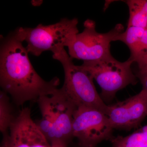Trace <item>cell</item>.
<instances>
[{
	"instance_id": "obj_1",
	"label": "cell",
	"mask_w": 147,
	"mask_h": 147,
	"mask_svg": "<svg viewBox=\"0 0 147 147\" xmlns=\"http://www.w3.org/2000/svg\"><path fill=\"white\" fill-rule=\"evenodd\" d=\"M28 52L14 32L1 37L0 85L3 91L11 96L17 106L40 98L52 95L58 89L57 77L47 82L33 67Z\"/></svg>"
},
{
	"instance_id": "obj_2",
	"label": "cell",
	"mask_w": 147,
	"mask_h": 147,
	"mask_svg": "<svg viewBox=\"0 0 147 147\" xmlns=\"http://www.w3.org/2000/svg\"><path fill=\"white\" fill-rule=\"evenodd\" d=\"M77 18L61 19L57 23L45 26L39 24L35 28L20 27L14 33L21 42H27L29 53L38 57L45 51L53 54L68 47L79 33Z\"/></svg>"
},
{
	"instance_id": "obj_3",
	"label": "cell",
	"mask_w": 147,
	"mask_h": 147,
	"mask_svg": "<svg viewBox=\"0 0 147 147\" xmlns=\"http://www.w3.org/2000/svg\"><path fill=\"white\" fill-rule=\"evenodd\" d=\"M53 57L61 63L64 72V82L61 90L77 106L99 110L107 115L108 105L104 102L96 89L94 79L81 67L73 62L65 48L53 54Z\"/></svg>"
},
{
	"instance_id": "obj_4",
	"label": "cell",
	"mask_w": 147,
	"mask_h": 147,
	"mask_svg": "<svg viewBox=\"0 0 147 147\" xmlns=\"http://www.w3.org/2000/svg\"><path fill=\"white\" fill-rule=\"evenodd\" d=\"M133 60L129 58L121 62L112 55L94 61H84L81 67L97 82L104 102H109L116 94L129 85H136L138 79L131 68Z\"/></svg>"
},
{
	"instance_id": "obj_5",
	"label": "cell",
	"mask_w": 147,
	"mask_h": 147,
	"mask_svg": "<svg viewBox=\"0 0 147 147\" xmlns=\"http://www.w3.org/2000/svg\"><path fill=\"white\" fill-rule=\"evenodd\" d=\"M84 30L78 33L68 47L69 57L72 59L89 61L100 59L111 56L110 43L117 41L119 34L124 31L123 26L117 24L105 33L96 30V23L90 19L84 22Z\"/></svg>"
},
{
	"instance_id": "obj_6",
	"label": "cell",
	"mask_w": 147,
	"mask_h": 147,
	"mask_svg": "<svg viewBox=\"0 0 147 147\" xmlns=\"http://www.w3.org/2000/svg\"><path fill=\"white\" fill-rule=\"evenodd\" d=\"M73 136L79 147H97L104 141L113 139V126L108 116L96 108L79 106L73 122Z\"/></svg>"
},
{
	"instance_id": "obj_7",
	"label": "cell",
	"mask_w": 147,
	"mask_h": 147,
	"mask_svg": "<svg viewBox=\"0 0 147 147\" xmlns=\"http://www.w3.org/2000/svg\"><path fill=\"white\" fill-rule=\"evenodd\" d=\"M1 147H50V144L33 120L30 109L23 108L3 135Z\"/></svg>"
},
{
	"instance_id": "obj_8",
	"label": "cell",
	"mask_w": 147,
	"mask_h": 147,
	"mask_svg": "<svg viewBox=\"0 0 147 147\" xmlns=\"http://www.w3.org/2000/svg\"><path fill=\"white\" fill-rule=\"evenodd\" d=\"M108 105L107 116L114 129L130 130L137 128L147 117V92Z\"/></svg>"
},
{
	"instance_id": "obj_9",
	"label": "cell",
	"mask_w": 147,
	"mask_h": 147,
	"mask_svg": "<svg viewBox=\"0 0 147 147\" xmlns=\"http://www.w3.org/2000/svg\"><path fill=\"white\" fill-rule=\"evenodd\" d=\"M53 115V138L50 144L61 142L67 144L74 138V115L77 106L69 100L61 89L49 96Z\"/></svg>"
},
{
	"instance_id": "obj_10",
	"label": "cell",
	"mask_w": 147,
	"mask_h": 147,
	"mask_svg": "<svg viewBox=\"0 0 147 147\" xmlns=\"http://www.w3.org/2000/svg\"><path fill=\"white\" fill-rule=\"evenodd\" d=\"M145 29L135 27H127L126 30L118 36L117 41L123 42L130 51L129 58L138 63L143 57V42L142 36Z\"/></svg>"
},
{
	"instance_id": "obj_11",
	"label": "cell",
	"mask_w": 147,
	"mask_h": 147,
	"mask_svg": "<svg viewBox=\"0 0 147 147\" xmlns=\"http://www.w3.org/2000/svg\"><path fill=\"white\" fill-rule=\"evenodd\" d=\"M110 142L112 147H147V124L132 134L114 137Z\"/></svg>"
},
{
	"instance_id": "obj_12",
	"label": "cell",
	"mask_w": 147,
	"mask_h": 147,
	"mask_svg": "<svg viewBox=\"0 0 147 147\" xmlns=\"http://www.w3.org/2000/svg\"><path fill=\"white\" fill-rule=\"evenodd\" d=\"M16 117L11 113V108L7 94L0 92V130L3 135L8 132Z\"/></svg>"
},
{
	"instance_id": "obj_13",
	"label": "cell",
	"mask_w": 147,
	"mask_h": 147,
	"mask_svg": "<svg viewBox=\"0 0 147 147\" xmlns=\"http://www.w3.org/2000/svg\"><path fill=\"white\" fill-rule=\"evenodd\" d=\"M138 67L135 75L142 85V89L147 92V62Z\"/></svg>"
},
{
	"instance_id": "obj_14",
	"label": "cell",
	"mask_w": 147,
	"mask_h": 147,
	"mask_svg": "<svg viewBox=\"0 0 147 147\" xmlns=\"http://www.w3.org/2000/svg\"><path fill=\"white\" fill-rule=\"evenodd\" d=\"M123 1L139 9L147 17V0H127Z\"/></svg>"
},
{
	"instance_id": "obj_15",
	"label": "cell",
	"mask_w": 147,
	"mask_h": 147,
	"mask_svg": "<svg viewBox=\"0 0 147 147\" xmlns=\"http://www.w3.org/2000/svg\"><path fill=\"white\" fill-rule=\"evenodd\" d=\"M67 144L65 143L61 142H53L50 144V147H67Z\"/></svg>"
}]
</instances>
